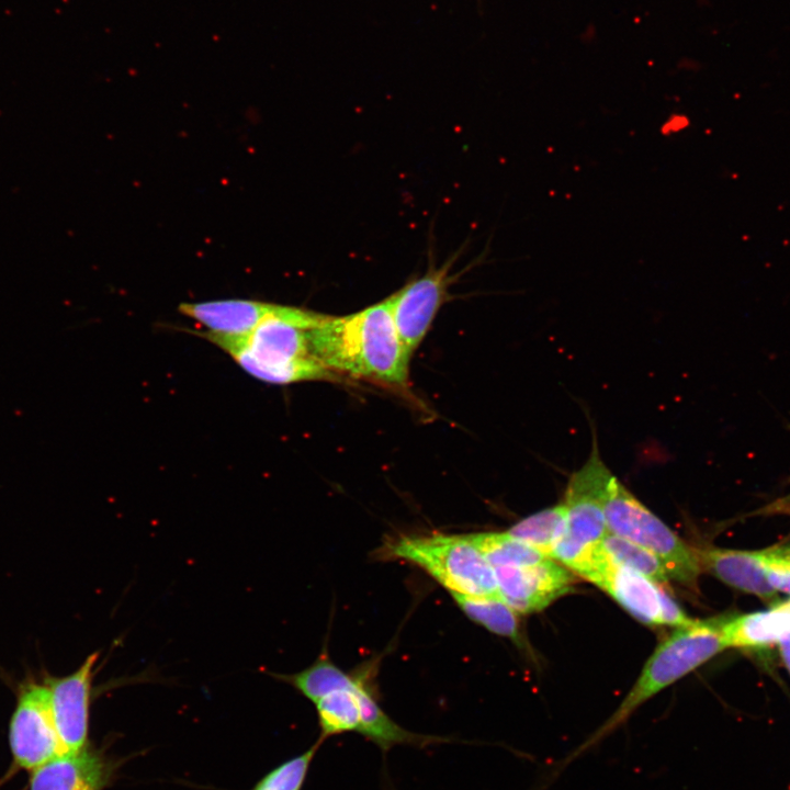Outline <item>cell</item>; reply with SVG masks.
<instances>
[{"instance_id": "cell-11", "label": "cell", "mask_w": 790, "mask_h": 790, "mask_svg": "<svg viewBox=\"0 0 790 790\" xmlns=\"http://www.w3.org/2000/svg\"><path fill=\"white\" fill-rule=\"evenodd\" d=\"M498 592L517 613L543 610L573 588L572 573L561 564L545 558L530 565L494 567Z\"/></svg>"}, {"instance_id": "cell-13", "label": "cell", "mask_w": 790, "mask_h": 790, "mask_svg": "<svg viewBox=\"0 0 790 790\" xmlns=\"http://www.w3.org/2000/svg\"><path fill=\"white\" fill-rule=\"evenodd\" d=\"M696 553L701 569L724 584L764 600L776 597L777 591L770 586L765 574L763 551L708 546L696 549Z\"/></svg>"}, {"instance_id": "cell-21", "label": "cell", "mask_w": 790, "mask_h": 790, "mask_svg": "<svg viewBox=\"0 0 790 790\" xmlns=\"http://www.w3.org/2000/svg\"><path fill=\"white\" fill-rule=\"evenodd\" d=\"M493 567L505 565H530L546 557L529 544L506 532H481L467 534Z\"/></svg>"}, {"instance_id": "cell-10", "label": "cell", "mask_w": 790, "mask_h": 790, "mask_svg": "<svg viewBox=\"0 0 790 790\" xmlns=\"http://www.w3.org/2000/svg\"><path fill=\"white\" fill-rule=\"evenodd\" d=\"M451 266V261L438 269L433 264L429 266L422 276L407 283L388 297L398 336L410 356L424 340L440 306L448 297V287L452 280Z\"/></svg>"}, {"instance_id": "cell-20", "label": "cell", "mask_w": 790, "mask_h": 790, "mask_svg": "<svg viewBox=\"0 0 790 790\" xmlns=\"http://www.w3.org/2000/svg\"><path fill=\"white\" fill-rule=\"evenodd\" d=\"M352 687L329 692L314 702L320 727V742L332 735L347 732L359 733L361 710Z\"/></svg>"}, {"instance_id": "cell-8", "label": "cell", "mask_w": 790, "mask_h": 790, "mask_svg": "<svg viewBox=\"0 0 790 790\" xmlns=\"http://www.w3.org/2000/svg\"><path fill=\"white\" fill-rule=\"evenodd\" d=\"M16 703L9 724V744L20 769L33 771L65 755L45 682L25 678L19 684Z\"/></svg>"}, {"instance_id": "cell-27", "label": "cell", "mask_w": 790, "mask_h": 790, "mask_svg": "<svg viewBox=\"0 0 790 790\" xmlns=\"http://www.w3.org/2000/svg\"><path fill=\"white\" fill-rule=\"evenodd\" d=\"M779 648L782 662L790 674V635L779 643Z\"/></svg>"}, {"instance_id": "cell-6", "label": "cell", "mask_w": 790, "mask_h": 790, "mask_svg": "<svg viewBox=\"0 0 790 790\" xmlns=\"http://www.w3.org/2000/svg\"><path fill=\"white\" fill-rule=\"evenodd\" d=\"M613 476L601 458L594 430L588 458L567 482L562 501L566 510L565 532L552 556L569 569L608 533L606 503Z\"/></svg>"}, {"instance_id": "cell-15", "label": "cell", "mask_w": 790, "mask_h": 790, "mask_svg": "<svg viewBox=\"0 0 790 790\" xmlns=\"http://www.w3.org/2000/svg\"><path fill=\"white\" fill-rule=\"evenodd\" d=\"M370 670V667L360 669L357 673V681L352 687L360 704L361 726L359 733L362 736L374 743L384 753L396 745L425 747L449 741L440 736L410 732L390 718L376 701L375 695L369 686Z\"/></svg>"}, {"instance_id": "cell-14", "label": "cell", "mask_w": 790, "mask_h": 790, "mask_svg": "<svg viewBox=\"0 0 790 790\" xmlns=\"http://www.w3.org/2000/svg\"><path fill=\"white\" fill-rule=\"evenodd\" d=\"M110 774L104 758L84 748L59 756L33 770L30 790H102Z\"/></svg>"}, {"instance_id": "cell-17", "label": "cell", "mask_w": 790, "mask_h": 790, "mask_svg": "<svg viewBox=\"0 0 790 790\" xmlns=\"http://www.w3.org/2000/svg\"><path fill=\"white\" fill-rule=\"evenodd\" d=\"M271 675L290 684L313 702L329 692L350 689L357 679L356 674L346 673L332 663L327 652H323L312 665L298 673Z\"/></svg>"}, {"instance_id": "cell-28", "label": "cell", "mask_w": 790, "mask_h": 790, "mask_svg": "<svg viewBox=\"0 0 790 790\" xmlns=\"http://www.w3.org/2000/svg\"><path fill=\"white\" fill-rule=\"evenodd\" d=\"M789 428H790V426H789Z\"/></svg>"}, {"instance_id": "cell-24", "label": "cell", "mask_w": 790, "mask_h": 790, "mask_svg": "<svg viewBox=\"0 0 790 790\" xmlns=\"http://www.w3.org/2000/svg\"><path fill=\"white\" fill-rule=\"evenodd\" d=\"M763 551V565L770 586L790 594V545H776Z\"/></svg>"}, {"instance_id": "cell-2", "label": "cell", "mask_w": 790, "mask_h": 790, "mask_svg": "<svg viewBox=\"0 0 790 790\" xmlns=\"http://www.w3.org/2000/svg\"><path fill=\"white\" fill-rule=\"evenodd\" d=\"M323 315L276 305L246 337L200 336L226 352L252 377L275 385L303 381H337L312 346L311 330Z\"/></svg>"}, {"instance_id": "cell-19", "label": "cell", "mask_w": 790, "mask_h": 790, "mask_svg": "<svg viewBox=\"0 0 790 790\" xmlns=\"http://www.w3.org/2000/svg\"><path fill=\"white\" fill-rule=\"evenodd\" d=\"M458 607L474 622L490 632L521 643L517 612L501 598L467 596L450 592Z\"/></svg>"}, {"instance_id": "cell-26", "label": "cell", "mask_w": 790, "mask_h": 790, "mask_svg": "<svg viewBox=\"0 0 790 790\" xmlns=\"http://www.w3.org/2000/svg\"><path fill=\"white\" fill-rule=\"evenodd\" d=\"M686 119L681 115L670 117L663 126L662 132L665 135L676 133L686 126Z\"/></svg>"}, {"instance_id": "cell-18", "label": "cell", "mask_w": 790, "mask_h": 790, "mask_svg": "<svg viewBox=\"0 0 790 790\" xmlns=\"http://www.w3.org/2000/svg\"><path fill=\"white\" fill-rule=\"evenodd\" d=\"M565 527L566 510L561 501L521 519L507 532L552 558L553 552L565 532Z\"/></svg>"}, {"instance_id": "cell-1", "label": "cell", "mask_w": 790, "mask_h": 790, "mask_svg": "<svg viewBox=\"0 0 790 790\" xmlns=\"http://www.w3.org/2000/svg\"><path fill=\"white\" fill-rule=\"evenodd\" d=\"M311 339L316 358L337 376L395 390L407 385L411 356L398 336L388 297L351 315H323Z\"/></svg>"}, {"instance_id": "cell-7", "label": "cell", "mask_w": 790, "mask_h": 790, "mask_svg": "<svg viewBox=\"0 0 790 790\" xmlns=\"http://www.w3.org/2000/svg\"><path fill=\"white\" fill-rule=\"evenodd\" d=\"M572 571L606 591L643 624L680 628L695 622L659 584L611 562L600 543Z\"/></svg>"}, {"instance_id": "cell-12", "label": "cell", "mask_w": 790, "mask_h": 790, "mask_svg": "<svg viewBox=\"0 0 790 790\" xmlns=\"http://www.w3.org/2000/svg\"><path fill=\"white\" fill-rule=\"evenodd\" d=\"M274 306L261 301L228 298L182 303L178 311L205 328L195 332L199 336L241 338L248 336Z\"/></svg>"}, {"instance_id": "cell-22", "label": "cell", "mask_w": 790, "mask_h": 790, "mask_svg": "<svg viewBox=\"0 0 790 790\" xmlns=\"http://www.w3.org/2000/svg\"><path fill=\"white\" fill-rule=\"evenodd\" d=\"M607 557L664 585L669 576L662 561L648 550L616 534L607 533L600 542Z\"/></svg>"}, {"instance_id": "cell-9", "label": "cell", "mask_w": 790, "mask_h": 790, "mask_svg": "<svg viewBox=\"0 0 790 790\" xmlns=\"http://www.w3.org/2000/svg\"><path fill=\"white\" fill-rule=\"evenodd\" d=\"M100 652H93L72 673L61 677L46 675L55 725L65 755L76 754L86 748L89 731V712L94 667Z\"/></svg>"}, {"instance_id": "cell-25", "label": "cell", "mask_w": 790, "mask_h": 790, "mask_svg": "<svg viewBox=\"0 0 790 790\" xmlns=\"http://www.w3.org/2000/svg\"><path fill=\"white\" fill-rule=\"evenodd\" d=\"M756 516L787 515L790 516V494L772 500L753 512Z\"/></svg>"}, {"instance_id": "cell-16", "label": "cell", "mask_w": 790, "mask_h": 790, "mask_svg": "<svg viewBox=\"0 0 790 790\" xmlns=\"http://www.w3.org/2000/svg\"><path fill=\"white\" fill-rule=\"evenodd\" d=\"M721 629L726 647L761 648L779 644L790 635V600L766 611L722 618Z\"/></svg>"}, {"instance_id": "cell-3", "label": "cell", "mask_w": 790, "mask_h": 790, "mask_svg": "<svg viewBox=\"0 0 790 790\" xmlns=\"http://www.w3.org/2000/svg\"><path fill=\"white\" fill-rule=\"evenodd\" d=\"M721 622L722 618L696 620L689 627L676 628L655 648L618 708L556 764V768L550 774L551 778L616 732L648 699L726 648Z\"/></svg>"}, {"instance_id": "cell-5", "label": "cell", "mask_w": 790, "mask_h": 790, "mask_svg": "<svg viewBox=\"0 0 790 790\" xmlns=\"http://www.w3.org/2000/svg\"><path fill=\"white\" fill-rule=\"evenodd\" d=\"M608 533L627 539L655 554L669 579L696 589L701 569L696 549L644 506L616 476L606 503Z\"/></svg>"}, {"instance_id": "cell-4", "label": "cell", "mask_w": 790, "mask_h": 790, "mask_svg": "<svg viewBox=\"0 0 790 790\" xmlns=\"http://www.w3.org/2000/svg\"><path fill=\"white\" fill-rule=\"evenodd\" d=\"M379 555L417 565L450 592L500 598L494 567L467 534L398 535Z\"/></svg>"}, {"instance_id": "cell-23", "label": "cell", "mask_w": 790, "mask_h": 790, "mask_svg": "<svg viewBox=\"0 0 790 790\" xmlns=\"http://www.w3.org/2000/svg\"><path fill=\"white\" fill-rule=\"evenodd\" d=\"M320 744L321 742L318 740L303 754L278 766L263 777L253 790H301Z\"/></svg>"}]
</instances>
